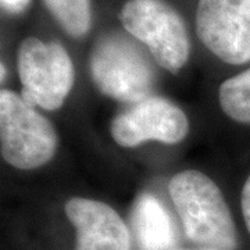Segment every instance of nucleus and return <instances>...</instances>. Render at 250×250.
Wrapping results in <instances>:
<instances>
[{
	"mask_svg": "<svg viewBox=\"0 0 250 250\" xmlns=\"http://www.w3.org/2000/svg\"><path fill=\"white\" fill-rule=\"evenodd\" d=\"M168 190L190 241L210 249H236V229L229 208L211 179L199 171H182L172 177Z\"/></svg>",
	"mask_w": 250,
	"mask_h": 250,
	"instance_id": "f257e3e1",
	"label": "nucleus"
},
{
	"mask_svg": "<svg viewBox=\"0 0 250 250\" xmlns=\"http://www.w3.org/2000/svg\"><path fill=\"white\" fill-rule=\"evenodd\" d=\"M1 156L20 170H34L46 164L57 149L52 123L11 90L0 92Z\"/></svg>",
	"mask_w": 250,
	"mask_h": 250,
	"instance_id": "f03ea898",
	"label": "nucleus"
},
{
	"mask_svg": "<svg viewBox=\"0 0 250 250\" xmlns=\"http://www.w3.org/2000/svg\"><path fill=\"white\" fill-rule=\"evenodd\" d=\"M90 74L98 89L124 103L149 98L154 83L152 64L145 54L121 35L102 38L90 57Z\"/></svg>",
	"mask_w": 250,
	"mask_h": 250,
	"instance_id": "7ed1b4c3",
	"label": "nucleus"
},
{
	"mask_svg": "<svg viewBox=\"0 0 250 250\" xmlns=\"http://www.w3.org/2000/svg\"><path fill=\"white\" fill-rule=\"evenodd\" d=\"M21 98L31 107L57 110L74 85V67L65 49L57 42L25 39L18 50Z\"/></svg>",
	"mask_w": 250,
	"mask_h": 250,
	"instance_id": "20e7f679",
	"label": "nucleus"
},
{
	"mask_svg": "<svg viewBox=\"0 0 250 250\" xmlns=\"http://www.w3.org/2000/svg\"><path fill=\"white\" fill-rule=\"evenodd\" d=\"M124 28L147 46L156 62L178 72L189 57L187 29L175 10L163 0H128L120 13Z\"/></svg>",
	"mask_w": 250,
	"mask_h": 250,
	"instance_id": "39448f33",
	"label": "nucleus"
},
{
	"mask_svg": "<svg viewBox=\"0 0 250 250\" xmlns=\"http://www.w3.org/2000/svg\"><path fill=\"white\" fill-rule=\"evenodd\" d=\"M196 28L203 45L223 62L250 60V0H199Z\"/></svg>",
	"mask_w": 250,
	"mask_h": 250,
	"instance_id": "423d86ee",
	"label": "nucleus"
},
{
	"mask_svg": "<svg viewBox=\"0 0 250 250\" xmlns=\"http://www.w3.org/2000/svg\"><path fill=\"white\" fill-rule=\"evenodd\" d=\"M111 136L123 147L145 141L178 143L188 134L185 113L163 98H147L134 104L111 123Z\"/></svg>",
	"mask_w": 250,
	"mask_h": 250,
	"instance_id": "0eeeda50",
	"label": "nucleus"
},
{
	"mask_svg": "<svg viewBox=\"0 0 250 250\" xmlns=\"http://www.w3.org/2000/svg\"><path fill=\"white\" fill-rule=\"evenodd\" d=\"M65 214L77 231L75 250H129V233L121 217L98 200L72 197Z\"/></svg>",
	"mask_w": 250,
	"mask_h": 250,
	"instance_id": "6e6552de",
	"label": "nucleus"
},
{
	"mask_svg": "<svg viewBox=\"0 0 250 250\" xmlns=\"http://www.w3.org/2000/svg\"><path fill=\"white\" fill-rule=\"evenodd\" d=\"M136 239L142 250H172L177 233L170 214L160 202L149 193H143L132 211Z\"/></svg>",
	"mask_w": 250,
	"mask_h": 250,
	"instance_id": "1a4fd4ad",
	"label": "nucleus"
},
{
	"mask_svg": "<svg viewBox=\"0 0 250 250\" xmlns=\"http://www.w3.org/2000/svg\"><path fill=\"white\" fill-rule=\"evenodd\" d=\"M218 98L227 116L250 124V68L225 81L220 86Z\"/></svg>",
	"mask_w": 250,
	"mask_h": 250,
	"instance_id": "9d476101",
	"label": "nucleus"
},
{
	"mask_svg": "<svg viewBox=\"0 0 250 250\" xmlns=\"http://www.w3.org/2000/svg\"><path fill=\"white\" fill-rule=\"evenodd\" d=\"M57 22L71 36H82L90 27L89 0H43Z\"/></svg>",
	"mask_w": 250,
	"mask_h": 250,
	"instance_id": "9b49d317",
	"label": "nucleus"
},
{
	"mask_svg": "<svg viewBox=\"0 0 250 250\" xmlns=\"http://www.w3.org/2000/svg\"><path fill=\"white\" fill-rule=\"evenodd\" d=\"M242 213H243L248 231L250 232V177L248 178L245 187H243V190H242Z\"/></svg>",
	"mask_w": 250,
	"mask_h": 250,
	"instance_id": "f8f14e48",
	"label": "nucleus"
},
{
	"mask_svg": "<svg viewBox=\"0 0 250 250\" xmlns=\"http://www.w3.org/2000/svg\"><path fill=\"white\" fill-rule=\"evenodd\" d=\"M31 0H1V7L11 14H20L29 6Z\"/></svg>",
	"mask_w": 250,
	"mask_h": 250,
	"instance_id": "ddd939ff",
	"label": "nucleus"
},
{
	"mask_svg": "<svg viewBox=\"0 0 250 250\" xmlns=\"http://www.w3.org/2000/svg\"><path fill=\"white\" fill-rule=\"evenodd\" d=\"M172 250H217V249H210V248H202V249H172Z\"/></svg>",
	"mask_w": 250,
	"mask_h": 250,
	"instance_id": "4468645a",
	"label": "nucleus"
},
{
	"mask_svg": "<svg viewBox=\"0 0 250 250\" xmlns=\"http://www.w3.org/2000/svg\"><path fill=\"white\" fill-rule=\"evenodd\" d=\"M4 72H6V68H4V65H1V80L4 78Z\"/></svg>",
	"mask_w": 250,
	"mask_h": 250,
	"instance_id": "2eb2a0df",
	"label": "nucleus"
}]
</instances>
